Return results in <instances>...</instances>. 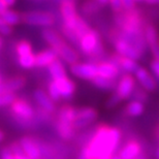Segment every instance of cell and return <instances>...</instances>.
Here are the masks:
<instances>
[{"instance_id": "ee69618b", "label": "cell", "mask_w": 159, "mask_h": 159, "mask_svg": "<svg viewBox=\"0 0 159 159\" xmlns=\"http://www.w3.org/2000/svg\"><path fill=\"white\" fill-rule=\"evenodd\" d=\"M156 156L159 158V147L157 148V150H156Z\"/></svg>"}, {"instance_id": "60d3db41", "label": "cell", "mask_w": 159, "mask_h": 159, "mask_svg": "<svg viewBox=\"0 0 159 159\" xmlns=\"http://www.w3.org/2000/svg\"><path fill=\"white\" fill-rule=\"evenodd\" d=\"M5 139V133L2 129H0V143H2Z\"/></svg>"}, {"instance_id": "83f0119b", "label": "cell", "mask_w": 159, "mask_h": 159, "mask_svg": "<svg viewBox=\"0 0 159 159\" xmlns=\"http://www.w3.org/2000/svg\"><path fill=\"white\" fill-rule=\"evenodd\" d=\"M91 83L93 84L95 87L101 90H114L116 88L117 81L116 80H109L106 78H101V77H95L91 81Z\"/></svg>"}, {"instance_id": "d6986e66", "label": "cell", "mask_w": 159, "mask_h": 159, "mask_svg": "<svg viewBox=\"0 0 159 159\" xmlns=\"http://www.w3.org/2000/svg\"><path fill=\"white\" fill-rule=\"evenodd\" d=\"M111 61H113L115 64L120 68V70H123L125 74H134L135 70L139 67V64L138 61L130 58H127V57H123L120 56L118 54H113L112 57H111Z\"/></svg>"}, {"instance_id": "7bdbcfd3", "label": "cell", "mask_w": 159, "mask_h": 159, "mask_svg": "<svg viewBox=\"0 0 159 159\" xmlns=\"http://www.w3.org/2000/svg\"><path fill=\"white\" fill-rule=\"evenodd\" d=\"M2 47H3V39H2V36L0 35V51H1Z\"/></svg>"}, {"instance_id": "d590c367", "label": "cell", "mask_w": 159, "mask_h": 159, "mask_svg": "<svg viewBox=\"0 0 159 159\" xmlns=\"http://www.w3.org/2000/svg\"><path fill=\"white\" fill-rule=\"evenodd\" d=\"M123 11H130L135 8V2L133 0H122Z\"/></svg>"}, {"instance_id": "ba28073f", "label": "cell", "mask_w": 159, "mask_h": 159, "mask_svg": "<svg viewBox=\"0 0 159 159\" xmlns=\"http://www.w3.org/2000/svg\"><path fill=\"white\" fill-rule=\"evenodd\" d=\"M136 89V81L134 77L130 74H124L120 75L117 81L115 93L118 95L121 100H127L133 95Z\"/></svg>"}, {"instance_id": "44dd1931", "label": "cell", "mask_w": 159, "mask_h": 159, "mask_svg": "<svg viewBox=\"0 0 159 159\" xmlns=\"http://www.w3.org/2000/svg\"><path fill=\"white\" fill-rule=\"evenodd\" d=\"M27 85V79L23 75H16L6 80L0 84V92H11L15 93Z\"/></svg>"}, {"instance_id": "d4e9b609", "label": "cell", "mask_w": 159, "mask_h": 159, "mask_svg": "<svg viewBox=\"0 0 159 159\" xmlns=\"http://www.w3.org/2000/svg\"><path fill=\"white\" fill-rule=\"evenodd\" d=\"M75 113H77V107L69 106V104H65V106L61 107V109L58 111V118L57 119L66 121V122H69L74 125Z\"/></svg>"}, {"instance_id": "4316f807", "label": "cell", "mask_w": 159, "mask_h": 159, "mask_svg": "<svg viewBox=\"0 0 159 159\" xmlns=\"http://www.w3.org/2000/svg\"><path fill=\"white\" fill-rule=\"evenodd\" d=\"M102 6L99 5L95 0H86L82 3L81 11L84 16H93L100 11Z\"/></svg>"}, {"instance_id": "836d02e7", "label": "cell", "mask_w": 159, "mask_h": 159, "mask_svg": "<svg viewBox=\"0 0 159 159\" xmlns=\"http://www.w3.org/2000/svg\"><path fill=\"white\" fill-rule=\"evenodd\" d=\"M109 4L111 8L113 9V11L115 14L123 11V5H122V0H110Z\"/></svg>"}, {"instance_id": "7c38bea8", "label": "cell", "mask_w": 159, "mask_h": 159, "mask_svg": "<svg viewBox=\"0 0 159 159\" xmlns=\"http://www.w3.org/2000/svg\"><path fill=\"white\" fill-rule=\"evenodd\" d=\"M143 33H144V39L147 48L150 49L152 56L154 57V59L159 60V34L156 27L152 24H146L143 29Z\"/></svg>"}, {"instance_id": "5bb4252c", "label": "cell", "mask_w": 159, "mask_h": 159, "mask_svg": "<svg viewBox=\"0 0 159 159\" xmlns=\"http://www.w3.org/2000/svg\"><path fill=\"white\" fill-rule=\"evenodd\" d=\"M55 84L57 90H58L61 98L69 99L75 95L77 91V84L72 79H70L68 75L57 80H52Z\"/></svg>"}, {"instance_id": "484cf974", "label": "cell", "mask_w": 159, "mask_h": 159, "mask_svg": "<svg viewBox=\"0 0 159 159\" xmlns=\"http://www.w3.org/2000/svg\"><path fill=\"white\" fill-rule=\"evenodd\" d=\"M0 17L11 27L17 26V25H19L22 22V17L20 12H18L17 11L11 8H7L4 12H2L0 15Z\"/></svg>"}, {"instance_id": "7a4b0ae2", "label": "cell", "mask_w": 159, "mask_h": 159, "mask_svg": "<svg viewBox=\"0 0 159 159\" xmlns=\"http://www.w3.org/2000/svg\"><path fill=\"white\" fill-rule=\"evenodd\" d=\"M114 21L117 24V28L122 32L134 35L143 34V29L145 26L144 19L142 17L141 11L136 8L115 14Z\"/></svg>"}, {"instance_id": "681fc988", "label": "cell", "mask_w": 159, "mask_h": 159, "mask_svg": "<svg viewBox=\"0 0 159 159\" xmlns=\"http://www.w3.org/2000/svg\"></svg>"}, {"instance_id": "277c9868", "label": "cell", "mask_w": 159, "mask_h": 159, "mask_svg": "<svg viewBox=\"0 0 159 159\" xmlns=\"http://www.w3.org/2000/svg\"><path fill=\"white\" fill-rule=\"evenodd\" d=\"M22 22L29 26L40 27L43 29L53 28L57 19L55 15L48 11H29L21 14Z\"/></svg>"}, {"instance_id": "c3c4849f", "label": "cell", "mask_w": 159, "mask_h": 159, "mask_svg": "<svg viewBox=\"0 0 159 159\" xmlns=\"http://www.w3.org/2000/svg\"><path fill=\"white\" fill-rule=\"evenodd\" d=\"M158 44H159V39H158Z\"/></svg>"}, {"instance_id": "1f68e13d", "label": "cell", "mask_w": 159, "mask_h": 159, "mask_svg": "<svg viewBox=\"0 0 159 159\" xmlns=\"http://www.w3.org/2000/svg\"><path fill=\"white\" fill-rule=\"evenodd\" d=\"M14 32V27L9 26L3 19L0 17V35L1 36H9Z\"/></svg>"}, {"instance_id": "30bf717a", "label": "cell", "mask_w": 159, "mask_h": 159, "mask_svg": "<svg viewBox=\"0 0 159 159\" xmlns=\"http://www.w3.org/2000/svg\"><path fill=\"white\" fill-rule=\"evenodd\" d=\"M98 118V112L94 107H77L75 113V119L74 121V127L75 130L85 128L86 126L90 125Z\"/></svg>"}, {"instance_id": "74e56055", "label": "cell", "mask_w": 159, "mask_h": 159, "mask_svg": "<svg viewBox=\"0 0 159 159\" xmlns=\"http://www.w3.org/2000/svg\"><path fill=\"white\" fill-rule=\"evenodd\" d=\"M4 2L6 3V5H7L8 8H9V7H12V6L16 4L17 0H4Z\"/></svg>"}, {"instance_id": "9a60e30c", "label": "cell", "mask_w": 159, "mask_h": 159, "mask_svg": "<svg viewBox=\"0 0 159 159\" xmlns=\"http://www.w3.org/2000/svg\"><path fill=\"white\" fill-rule=\"evenodd\" d=\"M19 144L23 153L30 159H40L41 151L36 141L31 136L25 135L19 139Z\"/></svg>"}, {"instance_id": "603a6c76", "label": "cell", "mask_w": 159, "mask_h": 159, "mask_svg": "<svg viewBox=\"0 0 159 159\" xmlns=\"http://www.w3.org/2000/svg\"><path fill=\"white\" fill-rule=\"evenodd\" d=\"M48 71H49V75H50V77L52 78V80H57V79H60V78H63L67 75V70H66L64 63L59 58L55 60V61L48 67Z\"/></svg>"}, {"instance_id": "b9f144b4", "label": "cell", "mask_w": 159, "mask_h": 159, "mask_svg": "<svg viewBox=\"0 0 159 159\" xmlns=\"http://www.w3.org/2000/svg\"><path fill=\"white\" fill-rule=\"evenodd\" d=\"M110 159H121V158H120V156H119V155H118V154H114V155H113V156H112V157H111Z\"/></svg>"}, {"instance_id": "3957f363", "label": "cell", "mask_w": 159, "mask_h": 159, "mask_svg": "<svg viewBox=\"0 0 159 159\" xmlns=\"http://www.w3.org/2000/svg\"><path fill=\"white\" fill-rule=\"evenodd\" d=\"M77 46L79 47L81 53L89 57L99 56L103 52L100 34L93 28H90L87 32L80 37Z\"/></svg>"}, {"instance_id": "f35d334b", "label": "cell", "mask_w": 159, "mask_h": 159, "mask_svg": "<svg viewBox=\"0 0 159 159\" xmlns=\"http://www.w3.org/2000/svg\"><path fill=\"white\" fill-rule=\"evenodd\" d=\"M98 4L99 5H101V6H106V5H107L109 4V1L110 0H95Z\"/></svg>"}, {"instance_id": "6da1fadb", "label": "cell", "mask_w": 159, "mask_h": 159, "mask_svg": "<svg viewBox=\"0 0 159 159\" xmlns=\"http://www.w3.org/2000/svg\"><path fill=\"white\" fill-rule=\"evenodd\" d=\"M122 132L118 127L100 124L96 127L78 159H110L118 149Z\"/></svg>"}, {"instance_id": "ac0fdd59", "label": "cell", "mask_w": 159, "mask_h": 159, "mask_svg": "<svg viewBox=\"0 0 159 159\" xmlns=\"http://www.w3.org/2000/svg\"><path fill=\"white\" fill-rule=\"evenodd\" d=\"M33 97L35 99L36 103L39 104V107L43 112H46L47 114H52L55 112L56 106H55V101L49 96V94L43 89H36L33 92Z\"/></svg>"}, {"instance_id": "9c48e42d", "label": "cell", "mask_w": 159, "mask_h": 159, "mask_svg": "<svg viewBox=\"0 0 159 159\" xmlns=\"http://www.w3.org/2000/svg\"><path fill=\"white\" fill-rule=\"evenodd\" d=\"M69 71L74 77L84 81H92L97 77V65L93 62H77L69 65Z\"/></svg>"}, {"instance_id": "8fae6325", "label": "cell", "mask_w": 159, "mask_h": 159, "mask_svg": "<svg viewBox=\"0 0 159 159\" xmlns=\"http://www.w3.org/2000/svg\"><path fill=\"white\" fill-rule=\"evenodd\" d=\"M11 112L14 116L18 117L22 120H31L35 116V110L32 104L28 102L27 100L17 97L11 106Z\"/></svg>"}, {"instance_id": "2e32d148", "label": "cell", "mask_w": 159, "mask_h": 159, "mask_svg": "<svg viewBox=\"0 0 159 159\" xmlns=\"http://www.w3.org/2000/svg\"><path fill=\"white\" fill-rule=\"evenodd\" d=\"M97 65V75L109 80H116L120 77L121 70L115 63L111 60L100 61L96 63Z\"/></svg>"}, {"instance_id": "e575fe53", "label": "cell", "mask_w": 159, "mask_h": 159, "mask_svg": "<svg viewBox=\"0 0 159 159\" xmlns=\"http://www.w3.org/2000/svg\"><path fill=\"white\" fill-rule=\"evenodd\" d=\"M150 69L153 74L159 78V60L157 59H153L150 63Z\"/></svg>"}, {"instance_id": "7402d4cb", "label": "cell", "mask_w": 159, "mask_h": 159, "mask_svg": "<svg viewBox=\"0 0 159 159\" xmlns=\"http://www.w3.org/2000/svg\"><path fill=\"white\" fill-rule=\"evenodd\" d=\"M56 130L58 135L64 141H71L75 138V132H77V130L71 123L59 119H57L56 122Z\"/></svg>"}, {"instance_id": "8d00e7d4", "label": "cell", "mask_w": 159, "mask_h": 159, "mask_svg": "<svg viewBox=\"0 0 159 159\" xmlns=\"http://www.w3.org/2000/svg\"><path fill=\"white\" fill-rule=\"evenodd\" d=\"M7 8H8V6L6 5L4 0H0V15H1L2 12H4Z\"/></svg>"}, {"instance_id": "4dcf8cb0", "label": "cell", "mask_w": 159, "mask_h": 159, "mask_svg": "<svg viewBox=\"0 0 159 159\" xmlns=\"http://www.w3.org/2000/svg\"><path fill=\"white\" fill-rule=\"evenodd\" d=\"M47 93L49 94V96L52 98V99L55 101V102L61 99V96H60L59 92H58V90H57L56 86H55V84H54L53 81H51L49 84H48V91H47Z\"/></svg>"}, {"instance_id": "ab89813d", "label": "cell", "mask_w": 159, "mask_h": 159, "mask_svg": "<svg viewBox=\"0 0 159 159\" xmlns=\"http://www.w3.org/2000/svg\"><path fill=\"white\" fill-rule=\"evenodd\" d=\"M147 4L154 5V4H159V0H144Z\"/></svg>"}, {"instance_id": "5b68a950", "label": "cell", "mask_w": 159, "mask_h": 159, "mask_svg": "<svg viewBox=\"0 0 159 159\" xmlns=\"http://www.w3.org/2000/svg\"><path fill=\"white\" fill-rule=\"evenodd\" d=\"M18 56V63L23 69H32L35 67V53L30 41L26 39L19 40L15 46Z\"/></svg>"}, {"instance_id": "52a82bcc", "label": "cell", "mask_w": 159, "mask_h": 159, "mask_svg": "<svg viewBox=\"0 0 159 159\" xmlns=\"http://www.w3.org/2000/svg\"><path fill=\"white\" fill-rule=\"evenodd\" d=\"M111 39L113 40L114 48H115V53L118 54L120 56L127 57V58L133 59L135 61L139 62V60L142 59L143 54L144 52L141 50H139L138 48L132 46L131 43H127L124 39H120L117 36H111Z\"/></svg>"}, {"instance_id": "cb8c5ba5", "label": "cell", "mask_w": 159, "mask_h": 159, "mask_svg": "<svg viewBox=\"0 0 159 159\" xmlns=\"http://www.w3.org/2000/svg\"><path fill=\"white\" fill-rule=\"evenodd\" d=\"M124 112L128 117H131V118H136V117L142 116L145 112V104L144 102L139 100H131L130 102L126 104L125 110Z\"/></svg>"}, {"instance_id": "f6af8a7d", "label": "cell", "mask_w": 159, "mask_h": 159, "mask_svg": "<svg viewBox=\"0 0 159 159\" xmlns=\"http://www.w3.org/2000/svg\"><path fill=\"white\" fill-rule=\"evenodd\" d=\"M133 1L136 3V2H142V1H144V0H133Z\"/></svg>"}, {"instance_id": "4fadbf2b", "label": "cell", "mask_w": 159, "mask_h": 159, "mask_svg": "<svg viewBox=\"0 0 159 159\" xmlns=\"http://www.w3.org/2000/svg\"><path fill=\"white\" fill-rule=\"evenodd\" d=\"M133 75H134L133 77H134L136 83H139L143 90H145L146 92H154L157 89L156 80L147 68L139 66Z\"/></svg>"}, {"instance_id": "f546056e", "label": "cell", "mask_w": 159, "mask_h": 159, "mask_svg": "<svg viewBox=\"0 0 159 159\" xmlns=\"http://www.w3.org/2000/svg\"><path fill=\"white\" fill-rule=\"evenodd\" d=\"M1 159H30L24 153H12L9 148H4L1 151Z\"/></svg>"}, {"instance_id": "8992f818", "label": "cell", "mask_w": 159, "mask_h": 159, "mask_svg": "<svg viewBox=\"0 0 159 159\" xmlns=\"http://www.w3.org/2000/svg\"><path fill=\"white\" fill-rule=\"evenodd\" d=\"M60 15L63 26L72 29L80 18L75 0H62L60 3Z\"/></svg>"}, {"instance_id": "7dc6e473", "label": "cell", "mask_w": 159, "mask_h": 159, "mask_svg": "<svg viewBox=\"0 0 159 159\" xmlns=\"http://www.w3.org/2000/svg\"><path fill=\"white\" fill-rule=\"evenodd\" d=\"M35 1H39V0H35Z\"/></svg>"}, {"instance_id": "f1b7e54d", "label": "cell", "mask_w": 159, "mask_h": 159, "mask_svg": "<svg viewBox=\"0 0 159 159\" xmlns=\"http://www.w3.org/2000/svg\"><path fill=\"white\" fill-rule=\"evenodd\" d=\"M17 98L16 93L11 92H0V107H9Z\"/></svg>"}, {"instance_id": "d6a6232c", "label": "cell", "mask_w": 159, "mask_h": 159, "mask_svg": "<svg viewBox=\"0 0 159 159\" xmlns=\"http://www.w3.org/2000/svg\"><path fill=\"white\" fill-rule=\"evenodd\" d=\"M121 100L119 96L117 95L115 92L111 95V96L109 97V99L107 100V102H106V107H107V109H114V107H116L118 104L121 102Z\"/></svg>"}, {"instance_id": "bcb514c9", "label": "cell", "mask_w": 159, "mask_h": 159, "mask_svg": "<svg viewBox=\"0 0 159 159\" xmlns=\"http://www.w3.org/2000/svg\"><path fill=\"white\" fill-rule=\"evenodd\" d=\"M2 83V79H1V75H0V84Z\"/></svg>"}, {"instance_id": "e0dca14e", "label": "cell", "mask_w": 159, "mask_h": 159, "mask_svg": "<svg viewBox=\"0 0 159 159\" xmlns=\"http://www.w3.org/2000/svg\"><path fill=\"white\" fill-rule=\"evenodd\" d=\"M143 148L141 143L136 139H130L121 148L118 155L121 159H139Z\"/></svg>"}, {"instance_id": "ffe728a7", "label": "cell", "mask_w": 159, "mask_h": 159, "mask_svg": "<svg viewBox=\"0 0 159 159\" xmlns=\"http://www.w3.org/2000/svg\"><path fill=\"white\" fill-rule=\"evenodd\" d=\"M58 59V55L51 48L43 49L35 53V67L48 68L55 60Z\"/></svg>"}]
</instances>
